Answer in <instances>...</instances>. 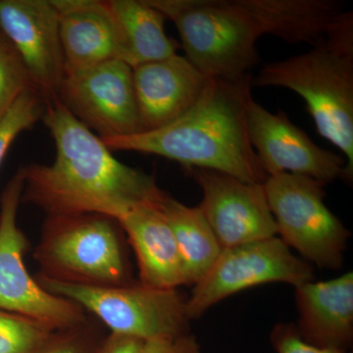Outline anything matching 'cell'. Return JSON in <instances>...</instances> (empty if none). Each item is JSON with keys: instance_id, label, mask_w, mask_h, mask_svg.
Instances as JSON below:
<instances>
[{"instance_id": "cell-17", "label": "cell", "mask_w": 353, "mask_h": 353, "mask_svg": "<svg viewBox=\"0 0 353 353\" xmlns=\"http://www.w3.org/2000/svg\"><path fill=\"white\" fill-rule=\"evenodd\" d=\"M51 1L59 16L65 76L116 59L115 32L106 1Z\"/></svg>"}, {"instance_id": "cell-11", "label": "cell", "mask_w": 353, "mask_h": 353, "mask_svg": "<svg viewBox=\"0 0 353 353\" xmlns=\"http://www.w3.org/2000/svg\"><path fill=\"white\" fill-rule=\"evenodd\" d=\"M248 130L267 175L296 174L325 185L336 179L347 181L345 157L316 145L283 111L272 113L252 99L248 108Z\"/></svg>"}, {"instance_id": "cell-15", "label": "cell", "mask_w": 353, "mask_h": 353, "mask_svg": "<svg viewBox=\"0 0 353 353\" xmlns=\"http://www.w3.org/2000/svg\"><path fill=\"white\" fill-rule=\"evenodd\" d=\"M296 329L315 347L347 352L353 341V273L297 285Z\"/></svg>"}, {"instance_id": "cell-22", "label": "cell", "mask_w": 353, "mask_h": 353, "mask_svg": "<svg viewBox=\"0 0 353 353\" xmlns=\"http://www.w3.org/2000/svg\"><path fill=\"white\" fill-rule=\"evenodd\" d=\"M32 88L37 90L19 53L0 29V118L23 92Z\"/></svg>"}, {"instance_id": "cell-20", "label": "cell", "mask_w": 353, "mask_h": 353, "mask_svg": "<svg viewBox=\"0 0 353 353\" xmlns=\"http://www.w3.org/2000/svg\"><path fill=\"white\" fill-rule=\"evenodd\" d=\"M57 332L31 318L0 310V353H38Z\"/></svg>"}, {"instance_id": "cell-4", "label": "cell", "mask_w": 353, "mask_h": 353, "mask_svg": "<svg viewBox=\"0 0 353 353\" xmlns=\"http://www.w3.org/2000/svg\"><path fill=\"white\" fill-rule=\"evenodd\" d=\"M252 85L285 88L301 95L318 132L343 153L347 181L352 180V12L345 11L307 52L264 66Z\"/></svg>"}, {"instance_id": "cell-19", "label": "cell", "mask_w": 353, "mask_h": 353, "mask_svg": "<svg viewBox=\"0 0 353 353\" xmlns=\"http://www.w3.org/2000/svg\"><path fill=\"white\" fill-rule=\"evenodd\" d=\"M160 205L175 238L185 285L196 284L219 257V241L199 206L185 205L168 194Z\"/></svg>"}, {"instance_id": "cell-16", "label": "cell", "mask_w": 353, "mask_h": 353, "mask_svg": "<svg viewBox=\"0 0 353 353\" xmlns=\"http://www.w3.org/2000/svg\"><path fill=\"white\" fill-rule=\"evenodd\" d=\"M161 201L136 206L116 222L127 234L136 253L141 284L178 289L185 285L183 265Z\"/></svg>"}, {"instance_id": "cell-2", "label": "cell", "mask_w": 353, "mask_h": 353, "mask_svg": "<svg viewBox=\"0 0 353 353\" xmlns=\"http://www.w3.org/2000/svg\"><path fill=\"white\" fill-rule=\"evenodd\" d=\"M43 120L54 139V162L20 171L23 201L48 216L99 214L117 221L136 206L157 203L166 194L152 176L116 159L57 97L46 99Z\"/></svg>"}, {"instance_id": "cell-23", "label": "cell", "mask_w": 353, "mask_h": 353, "mask_svg": "<svg viewBox=\"0 0 353 353\" xmlns=\"http://www.w3.org/2000/svg\"><path fill=\"white\" fill-rule=\"evenodd\" d=\"M103 338L88 326L59 331L38 353H95Z\"/></svg>"}, {"instance_id": "cell-5", "label": "cell", "mask_w": 353, "mask_h": 353, "mask_svg": "<svg viewBox=\"0 0 353 353\" xmlns=\"http://www.w3.org/2000/svg\"><path fill=\"white\" fill-rule=\"evenodd\" d=\"M116 224L99 214L48 216L36 250L39 275L92 287L129 285Z\"/></svg>"}, {"instance_id": "cell-1", "label": "cell", "mask_w": 353, "mask_h": 353, "mask_svg": "<svg viewBox=\"0 0 353 353\" xmlns=\"http://www.w3.org/2000/svg\"><path fill=\"white\" fill-rule=\"evenodd\" d=\"M180 34L185 58L206 78L240 80L259 62L256 44L273 36L315 46L345 11L333 0H148Z\"/></svg>"}, {"instance_id": "cell-18", "label": "cell", "mask_w": 353, "mask_h": 353, "mask_svg": "<svg viewBox=\"0 0 353 353\" xmlns=\"http://www.w3.org/2000/svg\"><path fill=\"white\" fill-rule=\"evenodd\" d=\"M115 32L116 59L131 68L176 54L178 43L165 32V16L148 0H108Z\"/></svg>"}, {"instance_id": "cell-10", "label": "cell", "mask_w": 353, "mask_h": 353, "mask_svg": "<svg viewBox=\"0 0 353 353\" xmlns=\"http://www.w3.org/2000/svg\"><path fill=\"white\" fill-rule=\"evenodd\" d=\"M57 97L76 119L101 139L143 132L132 68L120 60L65 76Z\"/></svg>"}, {"instance_id": "cell-12", "label": "cell", "mask_w": 353, "mask_h": 353, "mask_svg": "<svg viewBox=\"0 0 353 353\" xmlns=\"http://www.w3.org/2000/svg\"><path fill=\"white\" fill-rule=\"evenodd\" d=\"M189 170L203 194L199 208L222 250L277 236L263 183L208 169Z\"/></svg>"}, {"instance_id": "cell-26", "label": "cell", "mask_w": 353, "mask_h": 353, "mask_svg": "<svg viewBox=\"0 0 353 353\" xmlns=\"http://www.w3.org/2000/svg\"><path fill=\"white\" fill-rule=\"evenodd\" d=\"M146 341L128 334L110 333L95 353H143Z\"/></svg>"}, {"instance_id": "cell-13", "label": "cell", "mask_w": 353, "mask_h": 353, "mask_svg": "<svg viewBox=\"0 0 353 353\" xmlns=\"http://www.w3.org/2000/svg\"><path fill=\"white\" fill-rule=\"evenodd\" d=\"M0 29L15 46L44 99L57 97L64 59L59 16L51 0H0Z\"/></svg>"}, {"instance_id": "cell-25", "label": "cell", "mask_w": 353, "mask_h": 353, "mask_svg": "<svg viewBox=\"0 0 353 353\" xmlns=\"http://www.w3.org/2000/svg\"><path fill=\"white\" fill-rule=\"evenodd\" d=\"M143 353H202L196 336L188 334L174 339L146 341Z\"/></svg>"}, {"instance_id": "cell-8", "label": "cell", "mask_w": 353, "mask_h": 353, "mask_svg": "<svg viewBox=\"0 0 353 353\" xmlns=\"http://www.w3.org/2000/svg\"><path fill=\"white\" fill-rule=\"evenodd\" d=\"M24 190L21 171L7 185L0 211V310L43 323L55 331L85 324L83 309L73 301L44 290L24 262L27 239L17 225Z\"/></svg>"}, {"instance_id": "cell-3", "label": "cell", "mask_w": 353, "mask_h": 353, "mask_svg": "<svg viewBox=\"0 0 353 353\" xmlns=\"http://www.w3.org/2000/svg\"><path fill=\"white\" fill-rule=\"evenodd\" d=\"M252 83L250 75L240 80L208 78L194 105L170 124L102 141L111 152L159 155L188 169H208L263 183L268 175L248 136Z\"/></svg>"}, {"instance_id": "cell-24", "label": "cell", "mask_w": 353, "mask_h": 353, "mask_svg": "<svg viewBox=\"0 0 353 353\" xmlns=\"http://www.w3.org/2000/svg\"><path fill=\"white\" fill-rule=\"evenodd\" d=\"M270 341L277 353H347L343 350L315 347L301 338L296 326L278 324L271 332Z\"/></svg>"}, {"instance_id": "cell-14", "label": "cell", "mask_w": 353, "mask_h": 353, "mask_svg": "<svg viewBox=\"0 0 353 353\" xmlns=\"http://www.w3.org/2000/svg\"><path fill=\"white\" fill-rule=\"evenodd\" d=\"M132 78L143 132L160 129L187 112L208 79L178 54L134 67Z\"/></svg>"}, {"instance_id": "cell-6", "label": "cell", "mask_w": 353, "mask_h": 353, "mask_svg": "<svg viewBox=\"0 0 353 353\" xmlns=\"http://www.w3.org/2000/svg\"><path fill=\"white\" fill-rule=\"evenodd\" d=\"M44 290L73 301L97 316L111 333L145 341L174 339L190 334L188 297L178 289L145 285L92 287L58 282L39 275Z\"/></svg>"}, {"instance_id": "cell-7", "label": "cell", "mask_w": 353, "mask_h": 353, "mask_svg": "<svg viewBox=\"0 0 353 353\" xmlns=\"http://www.w3.org/2000/svg\"><path fill=\"white\" fill-rule=\"evenodd\" d=\"M263 187L281 240L310 264L340 269L350 233L325 203V185L279 173L268 176Z\"/></svg>"}, {"instance_id": "cell-21", "label": "cell", "mask_w": 353, "mask_h": 353, "mask_svg": "<svg viewBox=\"0 0 353 353\" xmlns=\"http://www.w3.org/2000/svg\"><path fill=\"white\" fill-rule=\"evenodd\" d=\"M46 99L39 90H26L0 118V165L21 132L32 129L43 119Z\"/></svg>"}, {"instance_id": "cell-9", "label": "cell", "mask_w": 353, "mask_h": 353, "mask_svg": "<svg viewBox=\"0 0 353 353\" xmlns=\"http://www.w3.org/2000/svg\"><path fill=\"white\" fill-rule=\"evenodd\" d=\"M314 280V269L297 257L278 236L224 248L208 273L194 285L188 297L190 320L236 292L268 284L294 285Z\"/></svg>"}]
</instances>
